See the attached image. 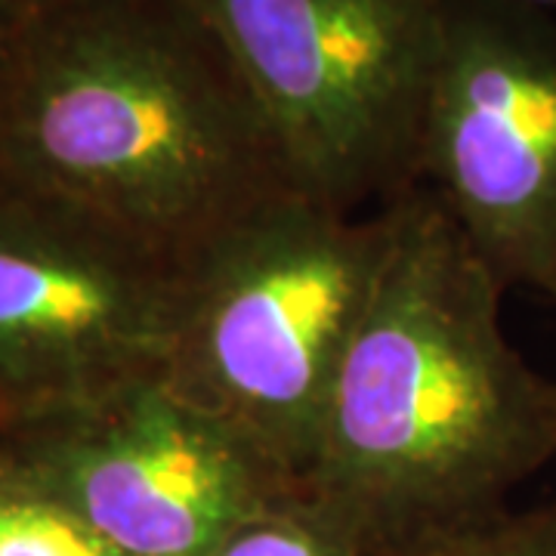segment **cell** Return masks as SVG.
I'll return each mask as SVG.
<instances>
[{
    "label": "cell",
    "mask_w": 556,
    "mask_h": 556,
    "mask_svg": "<svg viewBox=\"0 0 556 556\" xmlns=\"http://www.w3.org/2000/svg\"><path fill=\"white\" fill-rule=\"evenodd\" d=\"M300 495L378 556L507 510L556 457V380L504 328L507 288L412 186Z\"/></svg>",
    "instance_id": "obj_1"
},
{
    "label": "cell",
    "mask_w": 556,
    "mask_h": 556,
    "mask_svg": "<svg viewBox=\"0 0 556 556\" xmlns=\"http://www.w3.org/2000/svg\"><path fill=\"white\" fill-rule=\"evenodd\" d=\"M0 179L182 266L298 189L199 0H87L10 22Z\"/></svg>",
    "instance_id": "obj_2"
},
{
    "label": "cell",
    "mask_w": 556,
    "mask_h": 556,
    "mask_svg": "<svg viewBox=\"0 0 556 556\" xmlns=\"http://www.w3.org/2000/svg\"><path fill=\"white\" fill-rule=\"evenodd\" d=\"M390 204L285 192L186 266L164 378L298 485L390 251Z\"/></svg>",
    "instance_id": "obj_3"
},
{
    "label": "cell",
    "mask_w": 556,
    "mask_h": 556,
    "mask_svg": "<svg viewBox=\"0 0 556 556\" xmlns=\"http://www.w3.org/2000/svg\"><path fill=\"white\" fill-rule=\"evenodd\" d=\"M303 195L365 211L415 186L445 0H199Z\"/></svg>",
    "instance_id": "obj_4"
},
{
    "label": "cell",
    "mask_w": 556,
    "mask_h": 556,
    "mask_svg": "<svg viewBox=\"0 0 556 556\" xmlns=\"http://www.w3.org/2000/svg\"><path fill=\"white\" fill-rule=\"evenodd\" d=\"M415 186L507 291L556 306V16L445 0Z\"/></svg>",
    "instance_id": "obj_5"
},
{
    "label": "cell",
    "mask_w": 556,
    "mask_h": 556,
    "mask_svg": "<svg viewBox=\"0 0 556 556\" xmlns=\"http://www.w3.org/2000/svg\"><path fill=\"white\" fill-rule=\"evenodd\" d=\"M0 460L124 556H214L298 485L164 375L0 424Z\"/></svg>",
    "instance_id": "obj_6"
},
{
    "label": "cell",
    "mask_w": 556,
    "mask_h": 556,
    "mask_svg": "<svg viewBox=\"0 0 556 556\" xmlns=\"http://www.w3.org/2000/svg\"><path fill=\"white\" fill-rule=\"evenodd\" d=\"M186 266L0 179V424L164 375Z\"/></svg>",
    "instance_id": "obj_7"
},
{
    "label": "cell",
    "mask_w": 556,
    "mask_h": 556,
    "mask_svg": "<svg viewBox=\"0 0 556 556\" xmlns=\"http://www.w3.org/2000/svg\"><path fill=\"white\" fill-rule=\"evenodd\" d=\"M0 556H124L105 538L0 460Z\"/></svg>",
    "instance_id": "obj_8"
},
{
    "label": "cell",
    "mask_w": 556,
    "mask_h": 556,
    "mask_svg": "<svg viewBox=\"0 0 556 556\" xmlns=\"http://www.w3.org/2000/svg\"><path fill=\"white\" fill-rule=\"evenodd\" d=\"M214 556H378L356 532L306 495L281 497L244 522Z\"/></svg>",
    "instance_id": "obj_9"
},
{
    "label": "cell",
    "mask_w": 556,
    "mask_h": 556,
    "mask_svg": "<svg viewBox=\"0 0 556 556\" xmlns=\"http://www.w3.org/2000/svg\"><path fill=\"white\" fill-rule=\"evenodd\" d=\"M393 556H556V504L501 510L442 535L424 538Z\"/></svg>",
    "instance_id": "obj_10"
},
{
    "label": "cell",
    "mask_w": 556,
    "mask_h": 556,
    "mask_svg": "<svg viewBox=\"0 0 556 556\" xmlns=\"http://www.w3.org/2000/svg\"><path fill=\"white\" fill-rule=\"evenodd\" d=\"M72 3H87V0H7L10 7V22L25 13H40V10H56V7H72Z\"/></svg>",
    "instance_id": "obj_11"
},
{
    "label": "cell",
    "mask_w": 556,
    "mask_h": 556,
    "mask_svg": "<svg viewBox=\"0 0 556 556\" xmlns=\"http://www.w3.org/2000/svg\"><path fill=\"white\" fill-rule=\"evenodd\" d=\"M514 3H522V7H532V10H541V13L556 16V0H514Z\"/></svg>",
    "instance_id": "obj_12"
},
{
    "label": "cell",
    "mask_w": 556,
    "mask_h": 556,
    "mask_svg": "<svg viewBox=\"0 0 556 556\" xmlns=\"http://www.w3.org/2000/svg\"><path fill=\"white\" fill-rule=\"evenodd\" d=\"M10 25V7H7V0H0V31Z\"/></svg>",
    "instance_id": "obj_13"
}]
</instances>
